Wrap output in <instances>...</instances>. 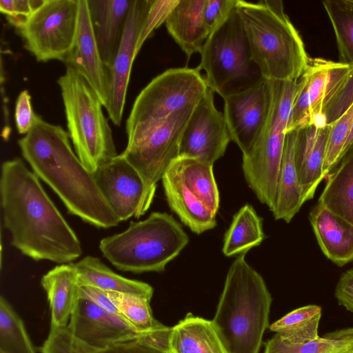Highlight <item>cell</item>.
Listing matches in <instances>:
<instances>
[{"label":"cell","instance_id":"15","mask_svg":"<svg viewBox=\"0 0 353 353\" xmlns=\"http://www.w3.org/2000/svg\"><path fill=\"white\" fill-rule=\"evenodd\" d=\"M150 5V0H132L119 48L108 69V97L105 108L115 125L121 122L131 68Z\"/></svg>","mask_w":353,"mask_h":353},{"label":"cell","instance_id":"5","mask_svg":"<svg viewBox=\"0 0 353 353\" xmlns=\"http://www.w3.org/2000/svg\"><path fill=\"white\" fill-rule=\"evenodd\" d=\"M182 225L165 212H154L124 231L102 239L99 249L117 269L141 274L164 271L188 245Z\"/></svg>","mask_w":353,"mask_h":353},{"label":"cell","instance_id":"12","mask_svg":"<svg viewBox=\"0 0 353 353\" xmlns=\"http://www.w3.org/2000/svg\"><path fill=\"white\" fill-rule=\"evenodd\" d=\"M303 74L313 123L332 124L353 103V63L310 58Z\"/></svg>","mask_w":353,"mask_h":353},{"label":"cell","instance_id":"28","mask_svg":"<svg viewBox=\"0 0 353 353\" xmlns=\"http://www.w3.org/2000/svg\"><path fill=\"white\" fill-rule=\"evenodd\" d=\"M80 286H90L106 292L142 295L152 299L153 288L147 283L130 279L112 271L101 259L86 256L74 263Z\"/></svg>","mask_w":353,"mask_h":353},{"label":"cell","instance_id":"33","mask_svg":"<svg viewBox=\"0 0 353 353\" xmlns=\"http://www.w3.org/2000/svg\"><path fill=\"white\" fill-rule=\"evenodd\" d=\"M264 353H353V327L330 332L299 345L285 342L275 334L265 343Z\"/></svg>","mask_w":353,"mask_h":353},{"label":"cell","instance_id":"29","mask_svg":"<svg viewBox=\"0 0 353 353\" xmlns=\"http://www.w3.org/2000/svg\"><path fill=\"white\" fill-rule=\"evenodd\" d=\"M325 179L318 203L353 224V145Z\"/></svg>","mask_w":353,"mask_h":353},{"label":"cell","instance_id":"43","mask_svg":"<svg viewBox=\"0 0 353 353\" xmlns=\"http://www.w3.org/2000/svg\"><path fill=\"white\" fill-rule=\"evenodd\" d=\"M334 296L339 305L353 312V268L341 274L335 288Z\"/></svg>","mask_w":353,"mask_h":353},{"label":"cell","instance_id":"34","mask_svg":"<svg viewBox=\"0 0 353 353\" xmlns=\"http://www.w3.org/2000/svg\"><path fill=\"white\" fill-rule=\"evenodd\" d=\"M322 3L334 31L339 61L353 63V0H325Z\"/></svg>","mask_w":353,"mask_h":353},{"label":"cell","instance_id":"19","mask_svg":"<svg viewBox=\"0 0 353 353\" xmlns=\"http://www.w3.org/2000/svg\"><path fill=\"white\" fill-rule=\"evenodd\" d=\"M330 131V125L315 123L296 130L294 163L306 201L325 179L323 165Z\"/></svg>","mask_w":353,"mask_h":353},{"label":"cell","instance_id":"42","mask_svg":"<svg viewBox=\"0 0 353 353\" xmlns=\"http://www.w3.org/2000/svg\"><path fill=\"white\" fill-rule=\"evenodd\" d=\"M37 114L32 110L31 97L28 90H25L19 94L14 110V120L18 132L26 134L32 129Z\"/></svg>","mask_w":353,"mask_h":353},{"label":"cell","instance_id":"44","mask_svg":"<svg viewBox=\"0 0 353 353\" xmlns=\"http://www.w3.org/2000/svg\"><path fill=\"white\" fill-rule=\"evenodd\" d=\"M80 291L81 297L89 299L108 312L123 319L108 292L90 286H81Z\"/></svg>","mask_w":353,"mask_h":353},{"label":"cell","instance_id":"10","mask_svg":"<svg viewBox=\"0 0 353 353\" xmlns=\"http://www.w3.org/2000/svg\"><path fill=\"white\" fill-rule=\"evenodd\" d=\"M208 89L197 68L164 71L136 98L126 122L127 133L139 123L160 120L187 107L196 105Z\"/></svg>","mask_w":353,"mask_h":353},{"label":"cell","instance_id":"41","mask_svg":"<svg viewBox=\"0 0 353 353\" xmlns=\"http://www.w3.org/2000/svg\"><path fill=\"white\" fill-rule=\"evenodd\" d=\"M236 1L237 0H205L203 17L210 33L227 20L236 8Z\"/></svg>","mask_w":353,"mask_h":353},{"label":"cell","instance_id":"14","mask_svg":"<svg viewBox=\"0 0 353 353\" xmlns=\"http://www.w3.org/2000/svg\"><path fill=\"white\" fill-rule=\"evenodd\" d=\"M230 141L224 114L216 108L214 92L209 88L195 106L183 132L179 157L214 165L224 155Z\"/></svg>","mask_w":353,"mask_h":353},{"label":"cell","instance_id":"31","mask_svg":"<svg viewBox=\"0 0 353 353\" xmlns=\"http://www.w3.org/2000/svg\"><path fill=\"white\" fill-rule=\"evenodd\" d=\"M174 162L189 190L216 215L220 196L213 165L194 158L181 157Z\"/></svg>","mask_w":353,"mask_h":353},{"label":"cell","instance_id":"2","mask_svg":"<svg viewBox=\"0 0 353 353\" xmlns=\"http://www.w3.org/2000/svg\"><path fill=\"white\" fill-rule=\"evenodd\" d=\"M68 132L36 116L32 129L18 141L32 171L61 200L68 212L98 228L121 222L100 191L94 174L72 150Z\"/></svg>","mask_w":353,"mask_h":353},{"label":"cell","instance_id":"16","mask_svg":"<svg viewBox=\"0 0 353 353\" xmlns=\"http://www.w3.org/2000/svg\"><path fill=\"white\" fill-rule=\"evenodd\" d=\"M66 329L74 340L97 349L139 339L153 331L139 332L83 297L79 299Z\"/></svg>","mask_w":353,"mask_h":353},{"label":"cell","instance_id":"4","mask_svg":"<svg viewBox=\"0 0 353 353\" xmlns=\"http://www.w3.org/2000/svg\"><path fill=\"white\" fill-rule=\"evenodd\" d=\"M251 59L269 81H299L310 58L303 41L280 0L250 3L237 0Z\"/></svg>","mask_w":353,"mask_h":353},{"label":"cell","instance_id":"35","mask_svg":"<svg viewBox=\"0 0 353 353\" xmlns=\"http://www.w3.org/2000/svg\"><path fill=\"white\" fill-rule=\"evenodd\" d=\"M0 353H36L23 321L2 296L0 298Z\"/></svg>","mask_w":353,"mask_h":353},{"label":"cell","instance_id":"3","mask_svg":"<svg viewBox=\"0 0 353 353\" xmlns=\"http://www.w3.org/2000/svg\"><path fill=\"white\" fill-rule=\"evenodd\" d=\"M240 254L228 271L212 321L226 353H259L272 301L265 281Z\"/></svg>","mask_w":353,"mask_h":353},{"label":"cell","instance_id":"8","mask_svg":"<svg viewBox=\"0 0 353 353\" xmlns=\"http://www.w3.org/2000/svg\"><path fill=\"white\" fill-rule=\"evenodd\" d=\"M195 106L187 107L160 120L139 123L127 133L128 144L121 154L137 171L144 184L135 218L148 210L157 183L179 157L181 140Z\"/></svg>","mask_w":353,"mask_h":353},{"label":"cell","instance_id":"21","mask_svg":"<svg viewBox=\"0 0 353 353\" xmlns=\"http://www.w3.org/2000/svg\"><path fill=\"white\" fill-rule=\"evenodd\" d=\"M309 220L320 248L339 267L353 261V224L317 203Z\"/></svg>","mask_w":353,"mask_h":353},{"label":"cell","instance_id":"27","mask_svg":"<svg viewBox=\"0 0 353 353\" xmlns=\"http://www.w3.org/2000/svg\"><path fill=\"white\" fill-rule=\"evenodd\" d=\"M171 353H226L212 321L188 313L171 327Z\"/></svg>","mask_w":353,"mask_h":353},{"label":"cell","instance_id":"1","mask_svg":"<svg viewBox=\"0 0 353 353\" xmlns=\"http://www.w3.org/2000/svg\"><path fill=\"white\" fill-rule=\"evenodd\" d=\"M0 193L3 225L23 254L59 265L81 256L76 233L21 159L3 163Z\"/></svg>","mask_w":353,"mask_h":353},{"label":"cell","instance_id":"26","mask_svg":"<svg viewBox=\"0 0 353 353\" xmlns=\"http://www.w3.org/2000/svg\"><path fill=\"white\" fill-rule=\"evenodd\" d=\"M296 130L286 133L272 214L276 220L290 223L306 201L294 163Z\"/></svg>","mask_w":353,"mask_h":353},{"label":"cell","instance_id":"45","mask_svg":"<svg viewBox=\"0 0 353 353\" xmlns=\"http://www.w3.org/2000/svg\"><path fill=\"white\" fill-rule=\"evenodd\" d=\"M352 145H353V123L352 124L347 140L343 146L340 159L347 152V150L352 147ZM340 159H339V161H340Z\"/></svg>","mask_w":353,"mask_h":353},{"label":"cell","instance_id":"24","mask_svg":"<svg viewBox=\"0 0 353 353\" xmlns=\"http://www.w3.org/2000/svg\"><path fill=\"white\" fill-rule=\"evenodd\" d=\"M50 305V330L66 328L81 297V286L74 263L60 264L41 279Z\"/></svg>","mask_w":353,"mask_h":353},{"label":"cell","instance_id":"25","mask_svg":"<svg viewBox=\"0 0 353 353\" xmlns=\"http://www.w3.org/2000/svg\"><path fill=\"white\" fill-rule=\"evenodd\" d=\"M205 0H179L165 23L169 34L190 58L201 53L210 35L203 17Z\"/></svg>","mask_w":353,"mask_h":353},{"label":"cell","instance_id":"20","mask_svg":"<svg viewBox=\"0 0 353 353\" xmlns=\"http://www.w3.org/2000/svg\"><path fill=\"white\" fill-rule=\"evenodd\" d=\"M171 327L162 325L139 339L97 349L74 340L66 328L50 330L41 347V353H171L169 336Z\"/></svg>","mask_w":353,"mask_h":353},{"label":"cell","instance_id":"13","mask_svg":"<svg viewBox=\"0 0 353 353\" xmlns=\"http://www.w3.org/2000/svg\"><path fill=\"white\" fill-rule=\"evenodd\" d=\"M223 114L231 140L243 155L250 152L262 132L269 116L271 90L263 79L239 92L223 97Z\"/></svg>","mask_w":353,"mask_h":353},{"label":"cell","instance_id":"38","mask_svg":"<svg viewBox=\"0 0 353 353\" xmlns=\"http://www.w3.org/2000/svg\"><path fill=\"white\" fill-rule=\"evenodd\" d=\"M300 80L301 85L292 103L287 132L298 130L313 124L307 80L304 74Z\"/></svg>","mask_w":353,"mask_h":353},{"label":"cell","instance_id":"22","mask_svg":"<svg viewBox=\"0 0 353 353\" xmlns=\"http://www.w3.org/2000/svg\"><path fill=\"white\" fill-rule=\"evenodd\" d=\"M161 181L170 209L193 232L199 234L216 225V214L189 190L174 161Z\"/></svg>","mask_w":353,"mask_h":353},{"label":"cell","instance_id":"9","mask_svg":"<svg viewBox=\"0 0 353 353\" xmlns=\"http://www.w3.org/2000/svg\"><path fill=\"white\" fill-rule=\"evenodd\" d=\"M200 54L197 68L205 71L208 87L222 98L264 79L251 59L236 7L227 20L210 34Z\"/></svg>","mask_w":353,"mask_h":353},{"label":"cell","instance_id":"6","mask_svg":"<svg viewBox=\"0 0 353 353\" xmlns=\"http://www.w3.org/2000/svg\"><path fill=\"white\" fill-rule=\"evenodd\" d=\"M57 83L76 154L83 166L94 173L118 156L103 105L85 79L70 66Z\"/></svg>","mask_w":353,"mask_h":353},{"label":"cell","instance_id":"36","mask_svg":"<svg viewBox=\"0 0 353 353\" xmlns=\"http://www.w3.org/2000/svg\"><path fill=\"white\" fill-rule=\"evenodd\" d=\"M108 294L123 320L137 330L150 332L162 325L153 317L150 298L122 292H108Z\"/></svg>","mask_w":353,"mask_h":353},{"label":"cell","instance_id":"18","mask_svg":"<svg viewBox=\"0 0 353 353\" xmlns=\"http://www.w3.org/2000/svg\"><path fill=\"white\" fill-rule=\"evenodd\" d=\"M65 63L85 79L105 107L108 97V69L103 61L94 34L88 0H79L76 37Z\"/></svg>","mask_w":353,"mask_h":353},{"label":"cell","instance_id":"30","mask_svg":"<svg viewBox=\"0 0 353 353\" xmlns=\"http://www.w3.org/2000/svg\"><path fill=\"white\" fill-rule=\"evenodd\" d=\"M263 220L254 208L245 204L234 215L226 231L222 252L226 256L246 254L265 239Z\"/></svg>","mask_w":353,"mask_h":353},{"label":"cell","instance_id":"23","mask_svg":"<svg viewBox=\"0 0 353 353\" xmlns=\"http://www.w3.org/2000/svg\"><path fill=\"white\" fill-rule=\"evenodd\" d=\"M132 0H88L92 30L106 68L119 48Z\"/></svg>","mask_w":353,"mask_h":353},{"label":"cell","instance_id":"32","mask_svg":"<svg viewBox=\"0 0 353 353\" xmlns=\"http://www.w3.org/2000/svg\"><path fill=\"white\" fill-rule=\"evenodd\" d=\"M321 310L316 305L296 308L270 325L269 329L290 344L305 343L319 338Z\"/></svg>","mask_w":353,"mask_h":353},{"label":"cell","instance_id":"11","mask_svg":"<svg viewBox=\"0 0 353 353\" xmlns=\"http://www.w3.org/2000/svg\"><path fill=\"white\" fill-rule=\"evenodd\" d=\"M79 0H44L19 29L24 46L38 61L65 62L74 46Z\"/></svg>","mask_w":353,"mask_h":353},{"label":"cell","instance_id":"37","mask_svg":"<svg viewBox=\"0 0 353 353\" xmlns=\"http://www.w3.org/2000/svg\"><path fill=\"white\" fill-rule=\"evenodd\" d=\"M352 123L353 103L339 119L330 125L323 165L325 178L339 161Z\"/></svg>","mask_w":353,"mask_h":353},{"label":"cell","instance_id":"7","mask_svg":"<svg viewBox=\"0 0 353 353\" xmlns=\"http://www.w3.org/2000/svg\"><path fill=\"white\" fill-rule=\"evenodd\" d=\"M269 83L271 90L269 116L252 150L243 155L242 169L248 186L259 201L272 212L292 106L301 80L269 81Z\"/></svg>","mask_w":353,"mask_h":353},{"label":"cell","instance_id":"40","mask_svg":"<svg viewBox=\"0 0 353 353\" xmlns=\"http://www.w3.org/2000/svg\"><path fill=\"white\" fill-rule=\"evenodd\" d=\"M43 2L44 0H1L0 10L8 21L19 30Z\"/></svg>","mask_w":353,"mask_h":353},{"label":"cell","instance_id":"17","mask_svg":"<svg viewBox=\"0 0 353 353\" xmlns=\"http://www.w3.org/2000/svg\"><path fill=\"white\" fill-rule=\"evenodd\" d=\"M97 184L120 221L134 216L144 192L143 180L121 154L94 173Z\"/></svg>","mask_w":353,"mask_h":353},{"label":"cell","instance_id":"39","mask_svg":"<svg viewBox=\"0 0 353 353\" xmlns=\"http://www.w3.org/2000/svg\"><path fill=\"white\" fill-rule=\"evenodd\" d=\"M179 0L159 1L150 0V8L145 17L137 46V54L139 53L144 41L153 31L165 23L171 10Z\"/></svg>","mask_w":353,"mask_h":353}]
</instances>
